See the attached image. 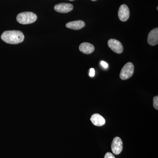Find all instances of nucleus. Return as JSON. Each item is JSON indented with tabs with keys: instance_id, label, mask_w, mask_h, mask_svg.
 I'll use <instances>...</instances> for the list:
<instances>
[{
	"instance_id": "obj_1",
	"label": "nucleus",
	"mask_w": 158,
	"mask_h": 158,
	"mask_svg": "<svg viewBox=\"0 0 158 158\" xmlns=\"http://www.w3.org/2000/svg\"><path fill=\"white\" fill-rule=\"evenodd\" d=\"M1 38L6 43L18 44L23 41L24 36L20 31H6L2 34Z\"/></svg>"
},
{
	"instance_id": "obj_2",
	"label": "nucleus",
	"mask_w": 158,
	"mask_h": 158,
	"mask_svg": "<svg viewBox=\"0 0 158 158\" xmlns=\"http://www.w3.org/2000/svg\"><path fill=\"white\" fill-rule=\"evenodd\" d=\"M37 19L36 14L32 12H23L18 15L16 20L21 24H29L35 22Z\"/></svg>"
},
{
	"instance_id": "obj_3",
	"label": "nucleus",
	"mask_w": 158,
	"mask_h": 158,
	"mask_svg": "<svg viewBox=\"0 0 158 158\" xmlns=\"http://www.w3.org/2000/svg\"><path fill=\"white\" fill-rule=\"evenodd\" d=\"M135 70L134 65L132 63L128 62L127 63L122 69L120 72V79L122 80H126L132 76Z\"/></svg>"
},
{
	"instance_id": "obj_4",
	"label": "nucleus",
	"mask_w": 158,
	"mask_h": 158,
	"mask_svg": "<svg viewBox=\"0 0 158 158\" xmlns=\"http://www.w3.org/2000/svg\"><path fill=\"white\" fill-rule=\"evenodd\" d=\"M109 48L114 52L121 54L123 52V47L120 41L116 39H111L108 40Z\"/></svg>"
},
{
	"instance_id": "obj_5",
	"label": "nucleus",
	"mask_w": 158,
	"mask_h": 158,
	"mask_svg": "<svg viewBox=\"0 0 158 158\" xmlns=\"http://www.w3.org/2000/svg\"><path fill=\"white\" fill-rule=\"evenodd\" d=\"M123 148L122 141L121 138L116 137L113 139L111 145L112 152L115 155H118L122 151Z\"/></svg>"
},
{
	"instance_id": "obj_6",
	"label": "nucleus",
	"mask_w": 158,
	"mask_h": 158,
	"mask_svg": "<svg viewBox=\"0 0 158 158\" xmlns=\"http://www.w3.org/2000/svg\"><path fill=\"white\" fill-rule=\"evenodd\" d=\"M130 10L126 5L123 4L119 7L118 11V16L122 22H126L130 17Z\"/></svg>"
},
{
	"instance_id": "obj_7",
	"label": "nucleus",
	"mask_w": 158,
	"mask_h": 158,
	"mask_svg": "<svg viewBox=\"0 0 158 158\" xmlns=\"http://www.w3.org/2000/svg\"><path fill=\"white\" fill-rule=\"evenodd\" d=\"M73 9V5L69 3H60L56 5L54 7L55 11L62 13H68L72 11Z\"/></svg>"
},
{
	"instance_id": "obj_8",
	"label": "nucleus",
	"mask_w": 158,
	"mask_h": 158,
	"mask_svg": "<svg viewBox=\"0 0 158 158\" xmlns=\"http://www.w3.org/2000/svg\"><path fill=\"white\" fill-rule=\"evenodd\" d=\"M148 43L151 46H155L158 44V28H156L149 32L147 39Z\"/></svg>"
},
{
	"instance_id": "obj_9",
	"label": "nucleus",
	"mask_w": 158,
	"mask_h": 158,
	"mask_svg": "<svg viewBox=\"0 0 158 158\" xmlns=\"http://www.w3.org/2000/svg\"><path fill=\"white\" fill-rule=\"evenodd\" d=\"M90 121L94 125L96 126H102L106 123L104 118L100 114L95 113L93 114L90 118Z\"/></svg>"
},
{
	"instance_id": "obj_10",
	"label": "nucleus",
	"mask_w": 158,
	"mask_h": 158,
	"mask_svg": "<svg viewBox=\"0 0 158 158\" xmlns=\"http://www.w3.org/2000/svg\"><path fill=\"white\" fill-rule=\"evenodd\" d=\"M94 47L93 44L88 42H84L80 44L79 50L81 52L85 54H90L94 51Z\"/></svg>"
},
{
	"instance_id": "obj_11",
	"label": "nucleus",
	"mask_w": 158,
	"mask_h": 158,
	"mask_svg": "<svg viewBox=\"0 0 158 158\" xmlns=\"http://www.w3.org/2000/svg\"><path fill=\"white\" fill-rule=\"evenodd\" d=\"M85 26V22L82 20L74 21L66 23V27L74 30H81Z\"/></svg>"
},
{
	"instance_id": "obj_12",
	"label": "nucleus",
	"mask_w": 158,
	"mask_h": 158,
	"mask_svg": "<svg viewBox=\"0 0 158 158\" xmlns=\"http://www.w3.org/2000/svg\"><path fill=\"white\" fill-rule=\"evenodd\" d=\"M153 106L156 110H158V96L154 97L153 98Z\"/></svg>"
},
{
	"instance_id": "obj_13",
	"label": "nucleus",
	"mask_w": 158,
	"mask_h": 158,
	"mask_svg": "<svg viewBox=\"0 0 158 158\" xmlns=\"http://www.w3.org/2000/svg\"><path fill=\"white\" fill-rule=\"evenodd\" d=\"M104 158H116L113 154L110 152H107Z\"/></svg>"
},
{
	"instance_id": "obj_14",
	"label": "nucleus",
	"mask_w": 158,
	"mask_h": 158,
	"mask_svg": "<svg viewBox=\"0 0 158 158\" xmlns=\"http://www.w3.org/2000/svg\"><path fill=\"white\" fill-rule=\"evenodd\" d=\"M94 75H95V70H94V69H90L89 76H90V77H94Z\"/></svg>"
},
{
	"instance_id": "obj_15",
	"label": "nucleus",
	"mask_w": 158,
	"mask_h": 158,
	"mask_svg": "<svg viewBox=\"0 0 158 158\" xmlns=\"http://www.w3.org/2000/svg\"><path fill=\"white\" fill-rule=\"evenodd\" d=\"M101 64L102 66L103 67H104V68H107L108 65L106 62H104V61H101Z\"/></svg>"
},
{
	"instance_id": "obj_16",
	"label": "nucleus",
	"mask_w": 158,
	"mask_h": 158,
	"mask_svg": "<svg viewBox=\"0 0 158 158\" xmlns=\"http://www.w3.org/2000/svg\"><path fill=\"white\" fill-rule=\"evenodd\" d=\"M91 1H93V2H95V1H97V0H91Z\"/></svg>"
},
{
	"instance_id": "obj_17",
	"label": "nucleus",
	"mask_w": 158,
	"mask_h": 158,
	"mask_svg": "<svg viewBox=\"0 0 158 158\" xmlns=\"http://www.w3.org/2000/svg\"><path fill=\"white\" fill-rule=\"evenodd\" d=\"M69 1H74V0H69Z\"/></svg>"
}]
</instances>
